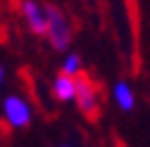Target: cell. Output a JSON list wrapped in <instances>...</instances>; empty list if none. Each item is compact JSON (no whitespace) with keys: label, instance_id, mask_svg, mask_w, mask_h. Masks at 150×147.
Here are the masks:
<instances>
[{"label":"cell","instance_id":"cell-1","mask_svg":"<svg viewBox=\"0 0 150 147\" xmlns=\"http://www.w3.org/2000/svg\"><path fill=\"white\" fill-rule=\"evenodd\" d=\"M45 36H48V43L55 52H64L71 43V29L64 12L57 5H45Z\"/></svg>","mask_w":150,"mask_h":147},{"label":"cell","instance_id":"cell-2","mask_svg":"<svg viewBox=\"0 0 150 147\" xmlns=\"http://www.w3.org/2000/svg\"><path fill=\"white\" fill-rule=\"evenodd\" d=\"M74 102H76L79 112L88 121H96L100 116V93H98V85L93 83L83 71L79 74V76H74Z\"/></svg>","mask_w":150,"mask_h":147},{"label":"cell","instance_id":"cell-3","mask_svg":"<svg viewBox=\"0 0 150 147\" xmlns=\"http://www.w3.org/2000/svg\"><path fill=\"white\" fill-rule=\"evenodd\" d=\"M3 114L12 128H26L31 123V107L19 95H7L3 100Z\"/></svg>","mask_w":150,"mask_h":147},{"label":"cell","instance_id":"cell-4","mask_svg":"<svg viewBox=\"0 0 150 147\" xmlns=\"http://www.w3.org/2000/svg\"><path fill=\"white\" fill-rule=\"evenodd\" d=\"M19 12L33 36H45V12L36 0H19Z\"/></svg>","mask_w":150,"mask_h":147},{"label":"cell","instance_id":"cell-5","mask_svg":"<svg viewBox=\"0 0 150 147\" xmlns=\"http://www.w3.org/2000/svg\"><path fill=\"white\" fill-rule=\"evenodd\" d=\"M52 95L60 102H71L74 100V76H67V74L60 71V76L52 81Z\"/></svg>","mask_w":150,"mask_h":147},{"label":"cell","instance_id":"cell-6","mask_svg":"<svg viewBox=\"0 0 150 147\" xmlns=\"http://www.w3.org/2000/svg\"><path fill=\"white\" fill-rule=\"evenodd\" d=\"M115 100H117V104L124 109V112H134L136 97H134V90H131V85L126 81H117L115 83Z\"/></svg>","mask_w":150,"mask_h":147},{"label":"cell","instance_id":"cell-7","mask_svg":"<svg viewBox=\"0 0 150 147\" xmlns=\"http://www.w3.org/2000/svg\"><path fill=\"white\" fill-rule=\"evenodd\" d=\"M62 74H67V76H79L81 74V57L79 55H67V60L62 64Z\"/></svg>","mask_w":150,"mask_h":147},{"label":"cell","instance_id":"cell-8","mask_svg":"<svg viewBox=\"0 0 150 147\" xmlns=\"http://www.w3.org/2000/svg\"><path fill=\"white\" fill-rule=\"evenodd\" d=\"M3 81H5V69H3V64H0V85H3Z\"/></svg>","mask_w":150,"mask_h":147},{"label":"cell","instance_id":"cell-9","mask_svg":"<svg viewBox=\"0 0 150 147\" xmlns=\"http://www.w3.org/2000/svg\"><path fill=\"white\" fill-rule=\"evenodd\" d=\"M62 147H67V145H62Z\"/></svg>","mask_w":150,"mask_h":147}]
</instances>
